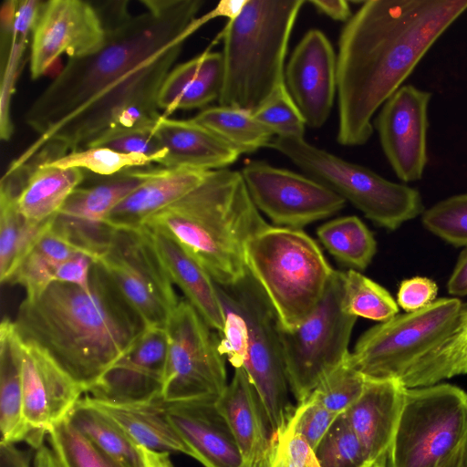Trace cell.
I'll return each mask as SVG.
<instances>
[{"mask_svg":"<svg viewBox=\"0 0 467 467\" xmlns=\"http://www.w3.org/2000/svg\"><path fill=\"white\" fill-rule=\"evenodd\" d=\"M465 11L467 0L362 2L338 40V143L369 140L376 111Z\"/></svg>","mask_w":467,"mask_h":467,"instance_id":"obj_1","label":"cell"},{"mask_svg":"<svg viewBox=\"0 0 467 467\" xmlns=\"http://www.w3.org/2000/svg\"><path fill=\"white\" fill-rule=\"evenodd\" d=\"M147 11L130 14L127 1L97 7L105 28L97 51L68 58L62 70L27 109L25 120L38 136L64 122L122 82L153 57L185 41L210 20L215 7L199 16L200 0H144Z\"/></svg>","mask_w":467,"mask_h":467,"instance_id":"obj_2","label":"cell"},{"mask_svg":"<svg viewBox=\"0 0 467 467\" xmlns=\"http://www.w3.org/2000/svg\"><path fill=\"white\" fill-rule=\"evenodd\" d=\"M14 325L21 339L44 350L85 393L147 327L99 262L89 290L53 282L24 299Z\"/></svg>","mask_w":467,"mask_h":467,"instance_id":"obj_3","label":"cell"},{"mask_svg":"<svg viewBox=\"0 0 467 467\" xmlns=\"http://www.w3.org/2000/svg\"><path fill=\"white\" fill-rule=\"evenodd\" d=\"M267 225L241 171L223 168L211 171L200 185L152 215L144 226L175 238L217 285L229 286L247 272V242Z\"/></svg>","mask_w":467,"mask_h":467,"instance_id":"obj_4","label":"cell"},{"mask_svg":"<svg viewBox=\"0 0 467 467\" xmlns=\"http://www.w3.org/2000/svg\"><path fill=\"white\" fill-rule=\"evenodd\" d=\"M303 0H246L221 33V106L255 112L285 87V59Z\"/></svg>","mask_w":467,"mask_h":467,"instance_id":"obj_5","label":"cell"},{"mask_svg":"<svg viewBox=\"0 0 467 467\" xmlns=\"http://www.w3.org/2000/svg\"><path fill=\"white\" fill-rule=\"evenodd\" d=\"M244 261L285 329L296 327L315 311L335 272L307 234L270 224L247 242Z\"/></svg>","mask_w":467,"mask_h":467,"instance_id":"obj_6","label":"cell"},{"mask_svg":"<svg viewBox=\"0 0 467 467\" xmlns=\"http://www.w3.org/2000/svg\"><path fill=\"white\" fill-rule=\"evenodd\" d=\"M467 392L449 383L407 389L387 467H465Z\"/></svg>","mask_w":467,"mask_h":467,"instance_id":"obj_7","label":"cell"},{"mask_svg":"<svg viewBox=\"0 0 467 467\" xmlns=\"http://www.w3.org/2000/svg\"><path fill=\"white\" fill-rule=\"evenodd\" d=\"M268 147L349 202L378 226L395 231L425 211L417 189L317 148L304 137H275Z\"/></svg>","mask_w":467,"mask_h":467,"instance_id":"obj_8","label":"cell"},{"mask_svg":"<svg viewBox=\"0 0 467 467\" xmlns=\"http://www.w3.org/2000/svg\"><path fill=\"white\" fill-rule=\"evenodd\" d=\"M343 280L344 272L335 270L315 311L293 329L279 326L285 375L297 403L349 354L348 344L358 317L342 308Z\"/></svg>","mask_w":467,"mask_h":467,"instance_id":"obj_9","label":"cell"},{"mask_svg":"<svg viewBox=\"0 0 467 467\" xmlns=\"http://www.w3.org/2000/svg\"><path fill=\"white\" fill-rule=\"evenodd\" d=\"M462 305L457 297H441L370 327L349 353L350 363L368 379H400L447 335Z\"/></svg>","mask_w":467,"mask_h":467,"instance_id":"obj_10","label":"cell"},{"mask_svg":"<svg viewBox=\"0 0 467 467\" xmlns=\"http://www.w3.org/2000/svg\"><path fill=\"white\" fill-rule=\"evenodd\" d=\"M224 287L246 324V357L243 368L264 406L272 436L285 431L294 414L282 355L276 314L261 286L247 270L237 283Z\"/></svg>","mask_w":467,"mask_h":467,"instance_id":"obj_11","label":"cell"},{"mask_svg":"<svg viewBox=\"0 0 467 467\" xmlns=\"http://www.w3.org/2000/svg\"><path fill=\"white\" fill-rule=\"evenodd\" d=\"M211 327L184 298L165 330L168 351L161 400L166 404L213 402L227 387L224 357Z\"/></svg>","mask_w":467,"mask_h":467,"instance_id":"obj_12","label":"cell"},{"mask_svg":"<svg viewBox=\"0 0 467 467\" xmlns=\"http://www.w3.org/2000/svg\"><path fill=\"white\" fill-rule=\"evenodd\" d=\"M97 262L146 327L165 328L180 299L146 227L116 230Z\"/></svg>","mask_w":467,"mask_h":467,"instance_id":"obj_13","label":"cell"},{"mask_svg":"<svg viewBox=\"0 0 467 467\" xmlns=\"http://www.w3.org/2000/svg\"><path fill=\"white\" fill-rule=\"evenodd\" d=\"M241 174L254 204L275 226L301 229L337 213L347 202L317 180L265 161L248 162Z\"/></svg>","mask_w":467,"mask_h":467,"instance_id":"obj_14","label":"cell"},{"mask_svg":"<svg viewBox=\"0 0 467 467\" xmlns=\"http://www.w3.org/2000/svg\"><path fill=\"white\" fill-rule=\"evenodd\" d=\"M105 28L96 6L82 0L45 1L32 32L30 74H47L57 58L89 55L103 45Z\"/></svg>","mask_w":467,"mask_h":467,"instance_id":"obj_15","label":"cell"},{"mask_svg":"<svg viewBox=\"0 0 467 467\" xmlns=\"http://www.w3.org/2000/svg\"><path fill=\"white\" fill-rule=\"evenodd\" d=\"M14 341L21 368L24 417L34 432L31 446L36 448L54 426L67 419L85 390L44 350L21 339L16 328Z\"/></svg>","mask_w":467,"mask_h":467,"instance_id":"obj_16","label":"cell"},{"mask_svg":"<svg viewBox=\"0 0 467 467\" xmlns=\"http://www.w3.org/2000/svg\"><path fill=\"white\" fill-rule=\"evenodd\" d=\"M431 98L427 90L404 85L382 105L375 120L384 154L405 183L420 180L428 162Z\"/></svg>","mask_w":467,"mask_h":467,"instance_id":"obj_17","label":"cell"},{"mask_svg":"<svg viewBox=\"0 0 467 467\" xmlns=\"http://www.w3.org/2000/svg\"><path fill=\"white\" fill-rule=\"evenodd\" d=\"M285 81L306 125L322 127L337 88V56L322 31L311 29L304 35L285 67Z\"/></svg>","mask_w":467,"mask_h":467,"instance_id":"obj_18","label":"cell"},{"mask_svg":"<svg viewBox=\"0 0 467 467\" xmlns=\"http://www.w3.org/2000/svg\"><path fill=\"white\" fill-rule=\"evenodd\" d=\"M167 351L165 328L147 327L134 345L87 393L96 399L119 402L161 400Z\"/></svg>","mask_w":467,"mask_h":467,"instance_id":"obj_19","label":"cell"},{"mask_svg":"<svg viewBox=\"0 0 467 467\" xmlns=\"http://www.w3.org/2000/svg\"><path fill=\"white\" fill-rule=\"evenodd\" d=\"M407 388L399 379H368L360 397L344 412L368 462H387Z\"/></svg>","mask_w":467,"mask_h":467,"instance_id":"obj_20","label":"cell"},{"mask_svg":"<svg viewBox=\"0 0 467 467\" xmlns=\"http://www.w3.org/2000/svg\"><path fill=\"white\" fill-rule=\"evenodd\" d=\"M215 406L234 438L243 467H265L272 431L257 391L243 368H234Z\"/></svg>","mask_w":467,"mask_h":467,"instance_id":"obj_21","label":"cell"},{"mask_svg":"<svg viewBox=\"0 0 467 467\" xmlns=\"http://www.w3.org/2000/svg\"><path fill=\"white\" fill-rule=\"evenodd\" d=\"M167 415L204 467H243L234 438L213 402L166 404Z\"/></svg>","mask_w":467,"mask_h":467,"instance_id":"obj_22","label":"cell"},{"mask_svg":"<svg viewBox=\"0 0 467 467\" xmlns=\"http://www.w3.org/2000/svg\"><path fill=\"white\" fill-rule=\"evenodd\" d=\"M211 171L191 168H150L147 179L106 217L116 230L140 229L155 213L200 185Z\"/></svg>","mask_w":467,"mask_h":467,"instance_id":"obj_23","label":"cell"},{"mask_svg":"<svg viewBox=\"0 0 467 467\" xmlns=\"http://www.w3.org/2000/svg\"><path fill=\"white\" fill-rule=\"evenodd\" d=\"M155 134L164 150L158 164L164 168L214 171L227 168L241 155L219 136L192 119H173L161 115Z\"/></svg>","mask_w":467,"mask_h":467,"instance_id":"obj_24","label":"cell"},{"mask_svg":"<svg viewBox=\"0 0 467 467\" xmlns=\"http://www.w3.org/2000/svg\"><path fill=\"white\" fill-rule=\"evenodd\" d=\"M146 228L172 284L182 291L208 326L221 333L224 316L216 283L175 238L160 229Z\"/></svg>","mask_w":467,"mask_h":467,"instance_id":"obj_25","label":"cell"},{"mask_svg":"<svg viewBox=\"0 0 467 467\" xmlns=\"http://www.w3.org/2000/svg\"><path fill=\"white\" fill-rule=\"evenodd\" d=\"M92 406L111 418L138 445L161 452H180L192 457L161 400L150 402H119L84 397Z\"/></svg>","mask_w":467,"mask_h":467,"instance_id":"obj_26","label":"cell"},{"mask_svg":"<svg viewBox=\"0 0 467 467\" xmlns=\"http://www.w3.org/2000/svg\"><path fill=\"white\" fill-rule=\"evenodd\" d=\"M223 82V63L220 52L210 48L173 67L165 78L158 98L161 115L169 117L178 109H201L218 99Z\"/></svg>","mask_w":467,"mask_h":467,"instance_id":"obj_27","label":"cell"},{"mask_svg":"<svg viewBox=\"0 0 467 467\" xmlns=\"http://www.w3.org/2000/svg\"><path fill=\"white\" fill-rule=\"evenodd\" d=\"M8 169L17 170L24 176L17 206L23 217L32 223H42L54 218L85 178L83 170L47 163L9 166Z\"/></svg>","mask_w":467,"mask_h":467,"instance_id":"obj_28","label":"cell"},{"mask_svg":"<svg viewBox=\"0 0 467 467\" xmlns=\"http://www.w3.org/2000/svg\"><path fill=\"white\" fill-rule=\"evenodd\" d=\"M14 331V322L4 318L0 327V442L31 444L34 432L24 417L23 382Z\"/></svg>","mask_w":467,"mask_h":467,"instance_id":"obj_29","label":"cell"},{"mask_svg":"<svg viewBox=\"0 0 467 467\" xmlns=\"http://www.w3.org/2000/svg\"><path fill=\"white\" fill-rule=\"evenodd\" d=\"M467 374V303L447 335L400 379L407 389L427 387Z\"/></svg>","mask_w":467,"mask_h":467,"instance_id":"obj_30","label":"cell"},{"mask_svg":"<svg viewBox=\"0 0 467 467\" xmlns=\"http://www.w3.org/2000/svg\"><path fill=\"white\" fill-rule=\"evenodd\" d=\"M139 168L106 177L88 187H78L57 214L82 223H103L108 214L147 179L150 168Z\"/></svg>","mask_w":467,"mask_h":467,"instance_id":"obj_31","label":"cell"},{"mask_svg":"<svg viewBox=\"0 0 467 467\" xmlns=\"http://www.w3.org/2000/svg\"><path fill=\"white\" fill-rule=\"evenodd\" d=\"M19 192L11 185L0 186V281L9 283L16 270L40 236L50 227L51 220L42 223L27 222L17 206Z\"/></svg>","mask_w":467,"mask_h":467,"instance_id":"obj_32","label":"cell"},{"mask_svg":"<svg viewBox=\"0 0 467 467\" xmlns=\"http://www.w3.org/2000/svg\"><path fill=\"white\" fill-rule=\"evenodd\" d=\"M40 0L18 1L9 53L1 62L0 86V138L9 140L14 132L11 119V102L22 67L29 34L33 32L40 9Z\"/></svg>","mask_w":467,"mask_h":467,"instance_id":"obj_33","label":"cell"},{"mask_svg":"<svg viewBox=\"0 0 467 467\" xmlns=\"http://www.w3.org/2000/svg\"><path fill=\"white\" fill-rule=\"evenodd\" d=\"M67 419L99 449L126 467H142L139 446L111 418L88 403L84 397Z\"/></svg>","mask_w":467,"mask_h":467,"instance_id":"obj_34","label":"cell"},{"mask_svg":"<svg viewBox=\"0 0 467 467\" xmlns=\"http://www.w3.org/2000/svg\"><path fill=\"white\" fill-rule=\"evenodd\" d=\"M219 136L240 154L268 147L274 133L252 112L226 106H214L201 110L191 119Z\"/></svg>","mask_w":467,"mask_h":467,"instance_id":"obj_35","label":"cell"},{"mask_svg":"<svg viewBox=\"0 0 467 467\" xmlns=\"http://www.w3.org/2000/svg\"><path fill=\"white\" fill-rule=\"evenodd\" d=\"M317 234L330 254L357 271L365 270L377 253L373 234L354 215L323 223Z\"/></svg>","mask_w":467,"mask_h":467,"instance_id":"obj_36","label":"cell"},{"mask_svg":"<svg viewBox=\"0 0 467 467\" xmlns=\"http://www.w3.org/2000/svg\"><path fill=\"white\" fill-rule=\"evenodd\" d=\"M342 308L350 316L380 323L399 313L388 290L354 269L344 272Z\"/></svg>","mask_w":467,"mask_h":467,"instance_id":"obj_37","label":"cell"},{"mask_svg":"<svg viewBox=\"0 0 467 467\" xmlns=\"http://www.w3.org/2000/svg\"><path fill=\"white\" fill-rule=\"evenodd\" d=\"M49 446L63 467H126L64 420L47 433Z\"/></svg>","mask_w":467,"mask_h":467,"instance_id":"obj_38","label":"cell"},{"mask_svg":"<svg viewBox=\"0 0 467 467\" xmlns=\"http://www.w3.org/2000/svg\"><path fill=\"white\" fill-rule=\"evenodd\" d=\"M314 451L320 467H363L368 462L344 413L337 416Z\"/></svg>","mask_w":467,"mask_h":467,"instance_id":"obj_39","label":"cell"},{"mask_svg":"<svg viewBox=\"0 0 467 467\" xmlns=\"http://www.w3.org/2000/svg\"><path fill=\"white\" fill-rule=\"evenodd\" d=\"M366 381L367 378L352 366L348 356L322 379L309 396L332 412L342 414L360 397Z\"/></svg>","mask_w":467,"mask_h":467,"instance_id":"obj_40","label":"cell"},{"mask_svg":"<svg viewBox=\"0 0 467 467\" xmlns=\"http://www.w3.org/2000/svg\"><path fill=\"white\" fill-rule=\"evenodd\" d=\"M152 160L137 154H124L110 149L91 147L67 153L47 165L59 168L87 170L95 174L109 177L125 170L148 166Z\"/></svg>","mask_w":467,"mask_h":467,"instance_id":"obj_41","label":"cell"},{"mask_svg":"<svg viewBox=\"0 0 467 467\" xmlns=\"http://www.w3.org/2000/svg\"><path fill=\"white\" fill-rule=\"evenodd\" d=\"M423 226L455 247L467 246V192L441 200L421 214Z\"/></svg>","mask_w":467,"mask_h":467,"instance_id":"obj_42","label":"cell"},{"mask_svg":"<svg viewBox=\"0 0 467 467\" xmlns=\"http://www.w3.org/2000/svg\"><path fill=\"white\" fill-rule=\"evenodd\" d=\"M156 124L109 129L95 137L85 148L100 147L124 154L143 155L158 164L164 156V150L155 134Z\"/></svg>","mask_w":467,"mask_h":467,"instance_id":"obj_43","label":"cell"},{"mask_svg":"<svg viewBox=\"0 0 467 467\" xmlns=\"http://www.w3.org/2000/svg\"><path fill=\"white\" fill-rule=\"evenodd\" d=\"M253 114L275 137H304L306 123L286 86Z\"/></svg>","mask_w":467,"mask_h":467,"instance_id":"obj_44","label":"cell"},{"mask_svg":"<svg viewBox=\"0 0 467 467\" xmlns=\"http://www.w3.org/2000/svg\"><path fill=\"white\" fill-rule=\"evenodd\" d=\"M338 415L308 396L296 406L287 428L298 433L315 450Z\"/></svg>","mask_w":467,"mask_h":467,"instance_id":"obj_45","label":"cell"},{"mask_svg":"<svg viewBox=\"0 0 467 467\" xmlns=\"http://www.w3.org/2000/svg\"><path fill=\"white\" fill-rule=\"evenodd\" d=\"M265 467H320L315 451L298 433L290 429L272 436V445Z\"/></svg>","mask_w":467,"mask_h":467,"instance_id":"obj_46","label":"cell"},{"mask_svg":"<svg viewBox=\"0 0 467 467\" xmlns=\"http://www.w3.org/2000/svg\"><path fill=\"white\" fill-rule=\"evenodd\" d=\"M56 269V266L32 248L16 270L9 283L22 285L26 293V298H35L55 282Z\"/></svg>","mask_w":467,"mask_h":467,"instance_id":"obj_47","label":"cell"},{"mask_svg":"<svg viewBox=\"0 0 467 467\" xmlns=\"http://www.w3.org/2000/svg\"><path fill=\"white\" fill-rule=\"evenodd\" d=\"M437 284L427 277L415 276L403 280L397 293V304L406 313L420 310L436 300Z\"/></svg>","mask_w":467,"mask_h":467,"instance_id":"obj_48","label":"cell"},{"mask_svg":"<svg viewBox=\"0 0 467 467\" xmlns=\"http://www.w3.org/2000/svg\"><path fill=\"white\" fill-rule=\"evenodd\" d=\"M95 262L92 257L85 254H78L57 267L55 282L71 284L89 290L90 271Z\"/></svg>","mask_w":467,"mask_h":467,"instance_id":"obj_49","label":"cell"},{"mask_svg":"<svg viewBox=\"0 0 467 467\" xmlns=\"http://www.w3.org/2000/svg\"><path fill=\"white\" fill-rule=\"evenodd\" d=\"M51 265L57 267L63 262L78 254H83L50 227L40 236L33 247Z\"/></svg>","mask_w":467,"mask_h":467,"instance_id":"obj_50","label":"cell"},{"mask_svg":"<svg viewBox=\"0 0 467 467\" xmlns=\"http://www.w3.org/2000/svg\"><path fill=\"white\" fill-rule=\"evenodd\" d=\"M448 293L453 296H467V246L461 252L447 283Z\"/></svg>","mask_w":467,"mask_h":467,"instance_id":"obj_51","label":"cell"},{"mask_svg":"<svg viewBox=\"0 0 467 467\" xmlns=\"http://www.w3.org/2000/svg\"><path fill=\"white\" fill-rule=\"evenodd\" d=\"M309 4L320 13L337 21L348 22L352 16L349 4L344 0H311Z\"/></svg>","mask_w":467,"mask_h":467,"instance_id":"obj_52","label":"cell"},{"mask_svg":"<svg viewBox=\"0 0 467 467\" xmlns=\"http://www.w3.org/2000/svg\"><path fill=\"white\" fill-rule=\"evenodd\" d=\"M0 467H33L28 455L15 444L0 442Z\"/></svg>","mask_w":467,"mask_h":467,"instance_id":"obj_53","label":"cell"},{"mask_svg":"<svg viewBox=\"0 0 467 467\" xmlns=\"http://www.w3.org/2000/svg\"><path fill=\"white\" fill-rule=\"evenodd\" d=\"M32 465L33 467H63L52 448L45 443L36 449Z\"/></svg>","mask_w":467,"mask_h":467,"instance_id":"obj_54","label":"cell"},{"mask_svg":"<svg viewBox=\"0 0 467 467\" xmlns=\"http://www.w3.org/2000/svg\"><path fill=\"white\" fill-rule=\"evenodd\" d=\"M141 457L142 467H173L170 461V453L149 450L139 446Z\"/></svg>","mask_w":467,"mask_h":467,"instance_id":"obj_55","label":"cell"},{"mask_svg":"<svg viewBox=\"0 0 467 467\" xmlns=\"http://www.w3.org/2000/svg\"><path fill=\"white\" fill-rule=\"evenodd\" d=\"M363 467H387L385 462H368Z\"/></svg>","mask_w":467,"mask_h":467,"instance_id":"obj_56","label":"cell"},{"mask_svg":"<svg viewBox=\"0 0 467 467\" xmlns=\"http://www.w3.org/2000/svg\"><path fill=\"white\" fill-rule=\"evenodd\" d=\"M465 467H467V458H466V463H465Z\"/></svg>","mask_w":467,"mask_h":467,"instance_id":"obj_57","label":"cell"}]
</instances>
